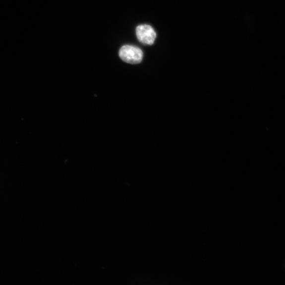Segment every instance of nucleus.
<instances>
[{
	"instance_id": "f257e3e1",
	"label": "nucleus",
	"mask_w": 285,
	"mask_h": 285,
	"mask_svg": "<svg viewBox=\"0 0 285 285\" xmlns=\"http://www.w3.org/2000/svg\"><path fill=\"white\" fill-rule=\"evenodd\" d=\"M119 55L120 58L124 61L131 64H137L142 61L143 53L141 49L136 47L125 45L120 48Z\"/></svg>"
},
{
	"instance_id": "f03ea898",
	"label": "nucleus",
	"mask_w": 285,
	"mask_h": 285,
	"mask_svg": "<svg viewBox=\"0 0 285 285\" xmlns=\"http://www.w3.org/2000/svg\"><path fill=\"white\" fill-rule=\"evenodd\" d=\"M136 34L138 40L145 45H153L157 37L156 32L151 26L147 24L138 26L136 29Z\"/></svg>"
}]
</instances>
